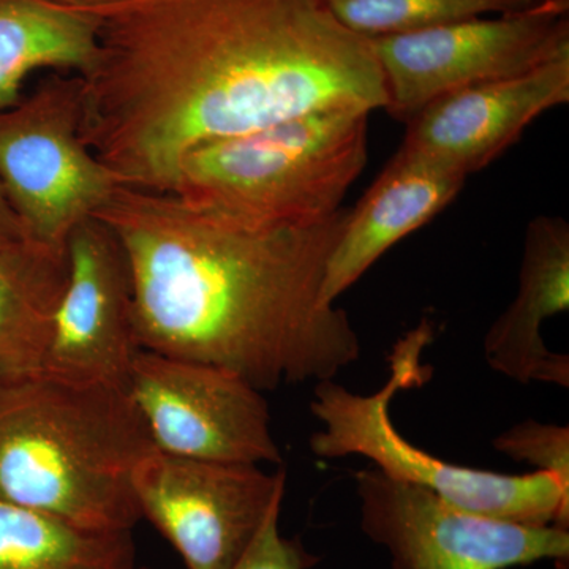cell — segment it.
<instances>
[{
	"label": "cell",
	"mask_w": 569,
	"mask_h": 569,
	"mask_svg": "<svg viewBox=\"0 0 569 569\" xmlns=\"http://www.w3.org/2000/svg\"><path fill=\"white\" fill-rule=\"evenodd\" d=\"M132 531H91L0 500V569H134Z\"/></svg>",
	"instance_id": "cell-17"
},
{
	"label": "cell",
	"mask_w": 569,
	"mask_h": 569,
	"mask_svg": "<svg viewBox=\"0 0 569 569\" xmlns=\"http://www.w3.org/2000/svg\"><path fill=\"white\" fill-rule=\"evenodd\" d=\"M130 399L153 449L224 463H282L263 392L220 367L141 350Z\"/></svg>",
	"instance_id": "cell-10"
},
{
	"label": "cell",
	"mask_w": 569,
	"mask_h": 569,
	"mask_svg": "<svg viewBox=\"0 0 569 569\" xmlns=\"http://www.w3.org/2000/svg\"><path fill=\"white\" fill-rule=\"evenodd\" d=\"M99 28V14L52 0H0V111L20 102L33 71L91 69Z\"/></svg>",
	"instance_id": "cell-16"
},
{
	"label": "cell",
	"mask_w": 569,
	"mask_h": 569,
	"mask_svg": "<svg viewBox=\"0 0 569 569\" xmlns=\"http://www.w3.org/2000/svg\"><path fill=\"white\" fill-rule=\"evenodd\" d=\"M332 14L367 40L426 31L448 22L529 9L538 0H325Z\"/></svg>",
	"instance_id": "cell-18"
},
{
	"label": "cell",
	"mask_w": 569,
	"mask_h": 569,
	"mask_svg": "<svg viewBox=\"0 0 569 569\" xmlns=\"http://www.w3.org/2000/svg\"><path fill=\"white\" fill-rule=\"evenodd\" d=\"M432 340L425 320L396 343L389 377L373 395H356L336 380L318 381L310 411L323 425L310 437L320 459L362 456L385 477L432 490L478 515L526 526L568 529L569 492L545 471L503 475L445 462L408 441L392 425V397L426 380L421 355Z\"/></svg>",
	"instance_id": "cell-5"
},
{
	"label": "cell",
	"mask_w": 569,
	"mask_h": 569,
	"mask_svg": "<svg viewBox=\"0 0 569 569\" xmlns=\"http://www.w3.org/2000/svg\"><path fill=\"white\" fill-rule=\"evenodd\" d=\"M387 110L410 122L427 104L471 86L518 77L569 56V0L468 18L370 40Z\"/></svg>",
	"instance_id": "cell-7"
},
{
	"label": "cell",
	"mask_w": 569,
	"mask_h": 569,
	"mask_svg": "<svg viewBox=\"0 0 569 569\" xmlns=\"http://www.w3.org/2000/svg\"><path fill=\"white\" fill-rule=\"evenodd\" d=\"M355 482L361 529L388 550L392 569H509L548 560L568 568V529L478 515L377 468L358 471Z\"/></svg>",
	"instance_id": "cell-8"
},
{
	"label": "cell",
	"mask_w": 569,
	"mask_h": 569,
	"mask_svg": "<svg viewBox=\"0 0 569 569\" xmlns=\"http://www.w3.org/2000/svg\"><path fill=\"white\" fill-rule=\"evenodd\" d=\"M67 274V247L28 238L0 250V383L40 376Z\"/></svg>",
	"instance_id": "cell-15"
},
{
	"label": "cell",
	"mask_w": 569,
	"mask_h": 569,
	"mask_svg": "<svg viewBox=\"0 0 569 569\" xmlns=\"http://www.w3.org/2000/svg\"><path fill=\"white\" fill-rule=\"evenodd\" d=\"M80 74L54 71L29 96L0 111V183L26 234L67 247L119 182L81 134Z\"/></svg>",
	"instance_id": "cell-6"
},
{
	"label": "cell",
	"mask_w": 569,
	"mask_h": 569,
	"mask_svg": "<svg viewBox=\"0 0 569 569\" xmlns=\"http://www.w3.org/2000/svg\"><path fill=\"white\" fill-rule=\"evenodd\" d=\"M153 451L129 392L36 376L0 383V500L82 530L132 531Z\"/></svg>",
	"instance_id": "cell-3"
},
{
	"label": "cell",
	"mask_w": 569,
	"mask_h": 569,
	"mask_svg": "<svg viewBox=\"0 0 569 569\" xmlns=\"http://www.w3.org/2000/svg\"><path fill=\"white\" fill-rule=\"evenodd\" d=\"M67 258L66 290L40 376L127 391L142 348L126 249L114 231L93 217L71 231Z\"/></svg>",
	"instance_id": "cell-11"
},
{
	"label": "cell",
	"mask_w": 569,
	"mask_h": 569,
	"mask_svg": "<svg viewBox=\"0 0 569 569\" xmlns=\"http://www.w3.org/2000/svg\"><path fill=\"white\" fill-rule=\"evenodd\" d=\"M134 569H137V568H134ZM140 569H151V568H140Z\"/></svg>",
	"instance_id": "cell-23"
},
{
	"label": "cell",
	"mask_w": 569,
	"mask_h": 569,
	"mask_svg": "<svg viewBox=\"0 0 569 569\" xmlns=\"http://www.w3.org/2000/svg\"><path fill=\"white\" fill-rule=\"evenodd\" d=\"M568 102L569 56L433 100L407 122L402 146L470 176L518 142L535 119Z\"/></svg>",
	"instance_id": "cell-12"
},
{
	"label": "cell",
	"mask_w": 569,
	"mask_h": 569,
	"mask_svg": "<svg viewBox=\"0 0 569 569\" xmlns=\"http://www.w3.org/2000/svg\"><path fill=\"white\" fill-rule=\"evenodd\" d=\"M28 239L24 228L9 203L2 183H0V250Z\"/></svg>",
	"instance_id": "cell-21"
},
{
	"label": "cell",
	"mask_w": 569,
	"mask_h": 569,
	"mask_svg": "<svg viewBox=\"0 0 569 569\" xmlns=\"http://www.w3.org/2000/svg\"><path fill=\"white\" fill-rule=\"evenodd\" d=\"M569 307V223L561 216H538L527 227L515 301L485 337L489 366L518 383L568 388L569 359L553 353L542 325Z\"/></svg>",
	"instance_id": "cell-14"
},
{
	"label": "cell",
	"mask_w": 569,
	"mask_h": 569,
	"mask_svg": "<svg viewBox=\"0 0 569 569\" xmlns=\"http://www.w3.org/2000/svg\"><path fill=\"white\" fill-rule=\"evenodd\" d=\"M493 448L516 462L529 463L559 478L569 492V429L568 426L545 422H519L493 440Z\"/></svg>",
	"instance_id": "cell-19"
},
{
	"label": "cell",
	"mask_w": 569,
	"mask_h": 569,
	"mask_svg": "<svg viewBox=\"0 0 569 569\" xmlns=\"http://www.w3.org/2000/svg\"><path fill=\"white\" fill-rule=\"evenodd\" d=\"M348 211L310 227H247L174 193L119 187L97 213L132 266L146 351L220 367L258 391L336 380L361 358L321 296Z\"/></svg>",
	"instance_id": "cell-2"
},
{
	"label": "cell",
	"mask_w": 569,
	"mask_h": 569,
	"mask_svg": "<svg viewBox=\"0 0 569 569\" xmlns=\"http://www.w3.org/2000/svg\"><path fill=\"white\" fill-rule=\"evenodd\" d=\"M52 2L71 7V9L100 14L103 11L114 9V7L123 6V3L133 2V0H52Z\"/></svg>",
	"instance_id": "cell-22"
},
{
	"label": "cell",
	"mask_w": 569,
	"mask_h": 569,
	"mask_svg": "<svg viewBox=\"0 0 569 569\" xmlns=\"http://www.w3.org/2000/svg\"><path fill=\"white\" fill-rule=\"evenodd\" d=\"M370 111L298 116L187 153L176 197L247 227H310L331 219L367 162Z\"/></svg>",
	"instance_id": "cell-4"
},
{
	"label": "cell",
	"mask_w": 569,
	"mask_h": 569,
	"mask_svg": "<svg viewBox=\"0 0 569 569\" xmlns=\"http://www.w3.org/2000/svg\"><path fill=\"white\" fill-rule=\"evenodd\" d=\"M287 473L250 463L149 452L133 475L141 519L152 523L187 569H231L283 505Z\"/></svg>",
	"instance_id": "cell-9"
},
{
	"label": "cell",
	"mask_w": 569,
	"mask_h": 569,
	"mask_svg": "<svg viewBox=\"0 0 569 569\" xmlns=\"http://www.w3.org/2000/svg\"><path fill=\"white\" fill-rule=\"evenodd\" d=\"M99 18L81 134L121 187L171 193L200 146L309 112L387 108L370 40L325 0H133Z\"/></svg>",
	"instance_id": "cell-1"
},
{
	"label": "cell",
	"mask_w": 569,
	"mask_h": 569,
	"mask_svg": "<svg viewBox=\"0 0 569 569\" xmlns=\"http://www.w3.org/2000/svg\"><path fill=\"white\" fill-rule=\"evenodd\" d=\"M467 178L436 157L402 146L348 211L326 263L323 301L336 305L397 242L436 219L458 197Z\"/></svg>",
	"instance_id": "cell-13"
},
{
	"label": "cell",
	"mask_w": 569,
	"mask_h": 569,
	"mask_svg": "<svg viewBox=\"0 0 569 569\" xmlns=\"http://www.w3.org/2000/svg\"><path fill=\"white\" fill-rule=\"evenodd\" d=\"M282 505L269 512L268 519L250 542L244 556L231 569H310L320 557L313 556L298 538L280 533L279 518Z\"/></svg>",
	"instance_id": "cell-20"
}]
</instances>
